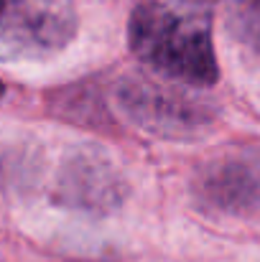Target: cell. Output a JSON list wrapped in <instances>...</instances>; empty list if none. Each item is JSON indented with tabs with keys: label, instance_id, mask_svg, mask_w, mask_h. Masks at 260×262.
<instances>
[{
	"label": "cell",
	"instance_id": "obj_2",
	"mask_svg": "<svg viewBox=\"0 0 260 262\" xmlns=\"http://www.w3.org/2000/svg\"><path fill=\"white\" fill-rule=\"evenodd\" d=\"M77 31L72 0H0V56L36 59L62 51Z\"/></svg>",
	"mask_w": 260,
	"mask_h": 262
},
{
	"label": "cell",
	"instance_id": "obj_8",
	"mask_svg": "<svg viewBox=\"0 0 260 262\" xmlns=\"http://www.w3.org/2000/svg\"><path fill=\"white\" fill-rule=\"evenodd\" d=\"M3 92H5V89H3V84H0V97H3Z\"/></svg>",
	"mask_w": 260,
	"mask_h": 262
},
{
	"label": "cell",
	"instance_id": "obj_1",
	"mask_svg": "<svg viewBox=\"0 0 260 262\" xmlns=\"http://www.w3.org/2000/svg\"><path fill=\"white\" fill-rule=\"evenodd\" d=\"M133 54L158 77L184 87H212L219 77L212 20L196 10L146 0L135 5L128 26Z\"/></svg>",
	"mask_w": 260,
	"mask_h": 262
},
{
	"label": "cell",
	"instance_id": "obj_6",
	"mask_svg": "<svg viewBox=\"0 0 260 262\" xmlns=\"http://www.w3.org/2000/svg\"><path fill=\"white\" fill-rule=\"evenodd\" d=\"M230 28H232V36L245 49L260 54V0H250L248 5H243L235 13Z\"/></svg>",
	"mask_w": 260,
	"mask_h": 262
},
{
	"label": "cell",
	"instance_id": "obj_7",
	"mask_svg": "<svg viewBox=\"0 0 260 262\" xmlns=\"http://www.w3.org/2000/svg\"><path fill=\"white\" fill-rule=\"evenodd\" d=\"M189 3H217V0H189Z\"/></svg>",
	"mask_w": 260,
	"mask_h": 262
},
{
	"label": "cell",
	"instance_id": "obj_3",
	"mask_svg": "<svg viewBox=\"0 0 260 262\" xmlns=\"http://www.w3.org/2000/svg\"><path fill=\"white\" fill-rule=\"evenodd\" d=\"M117 104L130 122L164 138L194 135L214 117L209 104L178 89L176 82L164 84L146 77H125L117 87Z\"/></svg>",
	"mask_w": 260,
	"mask_h": 262
},
{
	"label": "cell",
	"instance_id": "obj_5",
	"mask_svg": "<svg viewBox=\"0 0 260 262\" xmlns=\"http://www.w3.org/2000/svg\"><path fill=\"white\" fill-rule=\"evenodd\" d=\"M59 199L74 209L85 211H112L123 193V176L115 168V163L94 150V148H79L62 168L59 173Z\"/></svg>",
	"mask_w": 260,
	"mask_h": 262
},
{
	"label": "cell",
	"instance_id": "obj_4",
	"mask_svg": "<svg viewBox=\"0 0 260 262\" xmlns=\"http://www.w3.org/2000/svg\"><path fill=\"white\" fill-rule=\"evenodd\" d=\"M196 201L219 216L260 222V145H240L209 158L194 178Z\"/></svg>",
	"mask_w": 260,
	"mask_h": 262
}]
</instances>
